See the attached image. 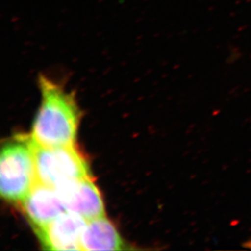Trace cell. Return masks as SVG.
Here are the masks:
<instances>
[{"label": "cell", "instance_id": "8992f818", "mask_svg": "<svg viewBox=\"0 0 251 251\" xmlns=\"http://www.w3.org/2000/svg\"><path fill=\"white\" fill-rule=\"evenodd\" d=\"M22 204L33 229L45 227L67 211L55 188L39 182L36 183Z\"/></svg>", "mask_w": 251, "mask_h": 251}, {"label": "cell", "instance_id": "6da1fadb", "mask_svg": "<svg viewBox=\"0 0 251 251\" xmlns=\"http://www.w3.org/2000/svg\"><path fill=\"white\" fill-rule=\"evenodd\" d=\"M42 103L33 121L31 138L46 147L75 146L80 111L74 95L47 76H38Z\"/></svg>", "mask_w": 251, "mask_h": 251}, {"label": "cell", "instance_id": "52a82bcc", "mask_svg": "<svg viewBox=\"0 0 251 251\" xmlns=\"http://www.w3.org/2000/svg\"><path fill=\"white\" fill-rule=\"evenodd\" d=\"M82 251H122L124 242L116 227L105 216L88 221L81 236Z\"/></svg>", "mask_w": 251, "mask_h": 251}, {"label": "cell", "instance_id": "3957f363", "mask_svg": "<svg viewBox=\"0 0 251 251\" xmlns=\"http://www.w3.org/2000/svg\"><path fill=\"white\" fill-rule=\"evenodd\" d=\"M33 150L37 182L55 188L69 180L91 176L87 160L75 146L46 147L33 141Z\"/></svg>", "mask_w": 251, "mask_h": 251}, {"label": "cell", "instance_id": "5b68a950", "mask_svg": "<svg viewBox=\"0 0 251 251\" xmlns=\"http://www.w3.org/2000/svg\"><path fill=\"white\" fill-rule=\"evenodd\" d=\"M55 189L67 211L86 221L105 216L102 196L91 176L62 183Z\"/></svg>", "mask_w": 251, "mask_h": 251}, {"label": "cell", "instance_id": "7a4b0ae2", "mask_svg": "<svg viewBox=\"0 0 251 251\" xmlns=\"http://www.w3.org/2000/svg\"><path fill=\"white\" fill-rule=\"evenodd\" d=\"M37 183L33 141L15 136L2 145L0 157V193L10 202H22Z\"/></svg>", "mask_w": 251, "mask_h": 251}, {"label": "cell", "instance_id": "277c9868", "mask_svg": "<svg viewBox=\"0 0 251 251\" xmlns=\"http://www.w3.org/2000/svg\"><path fill=\"white\" fill-rule=\"evenodd\" d=\"M87 221L78 214L66 211L45 227L33 230L43 249L82 251L81 236Z\"/></svg>", "mask_w": 251, "mask_h": 251}]
</instances>
